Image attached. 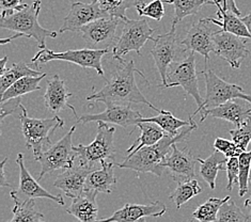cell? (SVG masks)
<instances>
[{
	"label": "cell",
	"instance_id": "6da1fadb",
	"mask_svg": "<svg viewBox=\"0 0 251 222\" xmlns=\"http://www.w3.org/2000/svg\"><path fill=\"white\" fill-rule=\"evenodd\" d=\"M136 74H139L143 79L147 80L146 76L135 67L133 60H119L118 67L111 73L110 79L106 81V85L100 91L93 90L92 94L87 98V100L103 101L104 104L107 101L125 105H129L130 103L145 104L151 109L159 112L158 108L151 104L141 93L136 82Z\"/></svg>",
	"mask_w": 251,
	"mask_h": 222
},
{
	"label": "cell",
	"instance_id": "7a4b0ae2",
	"mask_svg": "<svg viewBox=\"0 0 251 222\" xmlns=\"http://www.w3.org/2000/svg\"><path fill=\"white\" fill-rule=\"evenodd\" d=\"M197 127H198V125L193 120L191 124L184 127L178 135L171 136L166 133L165 137L156 145L140 148L139 151L126 156L123 163L118 164L117 166L121 169H129L143 173L149 172L160 177L164 169L163 163L171 152L173 145L186 139L191 134V131L195 130Z\"/></svg>",
	"mask_w": 251,
	"mask_h": 222
},
{
	"label": "cell",
	"instance_id": "3957f363",
	"mask_svg": "<svg viewBox=\"0 0 251 222\" xmlns=\"http://www.w3.org/2000/svg\"><path fill=\"white\" fill-rule=\"evenodd\" d=\"M41 0H34L30 5L27 4V7L23 10L15 11L14 13L1 17L0 27L20 33L23 37L34 39L40 49H46V39H55L57 32L50 31L40 25L38 17L41 11Z\"/></svg>",
	"mask_w": 251,
	"mask_h": 222
},
{
	"label": "cell",
	"instance_id": "277c9868",
	"mask_svg": "<svg viewBox=\"0 0 251 222\" xmlns=\"http://www.w3.org/2000/svg\"><path fill=\"white\" fill-rule=\"evenodd\" d=\"M22 130L28 149H32L34 159L38 160L44 148L51 145V137L56 129L62 128L64 120L59 116L49 119H33L28 116L26 108L21 105Z\"/></svg>",
	"mask_w": 251,
	"mask_h": 222
},
{
	"label": "cell",
	"instance_id": "5b68a950",
	"mask_svg": "<svg viewBox=\"0 0 251 222\" xmlns=\"http://www.w3.org/2000/svg\"><path fill=\"white\" fill-rule=\"evenodd\" d=\"M98 130L92 143L88 146H74L73 149L78 158L79 165L87 168L92 167L97 163H101L106 159L113 160L116 154V147L113 142L116 128L108 123L98 122Z\"/></svg>",
	"mask_w": 251,
	"mask_h": 222
},
{
	"label": "cell",
	"instance_id": "8992f818",
	"mask_svg": "<svg viewBox=\"0 0 251 222\" xmlns=\"http://www.w3.org/2000/svg\"><path fill=\"white\" fill-rule=\"evenodd\" d=\"M172 87H181L185 92L194 98L198 108H197L194 115L190 117L194 118V116L200 112L204 99L201 97L199 91L194 51H189L187 57L182 61H173L171 63L168 73H167V85L164 89Z\"/></svg>",
	"mask_w": 251,
	"mask_h": 222
},
{
	"label": "cell",
	"instance_id": "52a82bcc",
	"mask_svg": "<svg viewBox=\"0 0 251 222\" xmlns=\"http://www.w3.org/2000/svg\"><path fill=\"white\" fill-rule=\"evenodd\" d=\"M109 52V49H70L65 51H52L47 49H40V51L31 59L32 64L46 63L53 60L68 61L79 65L82 69H93L101 77L105 76V72L101 67V59Z\"/></svg>",
	"mask_w": 251,
	"mask_h": 222
},
{
	"label": "cell",
	"instance_id": "ba28073f",
	"mask_svg": "<svg viewBox=\"0 0 251 222\" xmlns=\"http://www.w3.org/2000/svg\"><path fill=\"white\" fill-rule=\"evenodd\" d=\"M123 30L121 35L118 38L117 43L112 49V58L121 60L123 56L129 51H136L140 55L141 49L148 41L154 40L153 33L155 29L149 25L148 20H129L123 22Z\"/></svg>",
	"mask_w": 251,
	"mask_h": 222
},
{
	"label": "cell",
	"instance_id": "9c48e42d",
	"mask_svg": "<svg viewBox=\"0 0 251 222\" xmlns=\"http://www.w3.org/2000/svg\"><path fill=\"white\" fill-rule=\"evenodd\" d=\"M201 74L204 77L206 94L204 103H203L199 113L205 109H211V108L223 105L232 99H243L251 104V95L245 93L241 86L226 82L211 70L203 71Z\"/></svg>",
	"mask_w": 251,
	"mask_h": 222
},
{
	"label": "cell",
	"instance_id": "30bf717a",
	"mask_svg": "<svg viewBox=\"0 0 251 222\" xmlns=\"http://www.w3.org/2000/svg\"><path fill=\"white\" fill-rule=\"evenodd\" d=\"M75 129V126H72L71 129L60 140L42 153L38 159L41 164V172L38 179L43 178L47 173L57 170H65L74 166L77 156L73 149L74 146L72 142V138H73Z\"/></svg>",
	"mask_w": 251,
	"mask_h": 222
},
{
	"label": "cell",
	"instance_id": "8fae6325",
	"mask_svg": "<svg viewBox=\"0 0 251 222\" xmlns=\"http://www.w3.org/2000/svg\"><path fill=\"white\" fill-rule=\"evenodd\" d=\"M16 164L20 169V185L19 188L10 193L14 203H23L34 199H50L58 203L59 205H64L65 202L61 195H52L49 193L42 187L37 179L31 176V174L29 173L25 166V160H24V155L22 153L17 155Z\"/></svg>",
	"mask_w": 251,
	"mask_h": 222
},
{
	"label": "cell",
	"instance_id": "7c38bea8",
	"mask_svg": "<svg viewBox=\"0 0 251 222\" xmlns=\"http://www.w3.org/2000/svg\"><path fill=\"white\" fill-rule=\"evenodd\" d=\"M219 30L210 20L201 19L190 27L186 37L180 45L186 51L198 52L205 58L206 64L210 61V53L214 51V35Z\"/></svg>",
	"mask_w": 251,
	"mask_h": 222
},
{
	"label": "cell",
	"instance_id": "4fadbf2b",
	"mask_svg": "<svg viewBox=\"0 0 251 222\" xmlns=\"http://www.w3.org/2000/svg\"><path fill=\"white\" fill-rule=\"evenodd\" d=\"M123 22L118 17L107 16L94 21L80 29V35L86 41L88 49H109L116 40L119 24Z\"/></svg>",
	"mask_w": 251,
	"mask_h": 222
},
{
	"label": "cell",
	"instance_id": "5bb4252c",
	"mask_svg": "<svg viewBox=\"0 0 251 222\" xmlns=\"http://www.w3.org/2000/svg\"><path fill=\"white\" fill-rule=\"evenodd\" d=\"M105 105V111L94 113V115L87 113V115H83L77 119V123L87 124L90 122H104L127 128L128 126H137L143 118L139 111L131 109L129 105L111 103V101H107Z\"/></svg>",
	"mask_w": 251,
	"mask_h": 222
},
{
	"label": "cell",
	"instance_id": "9a60e30c",
	"mask_svg": "<svg viewBox=\"0 0 251 222\" xmlns=\"http://www.w3.org/2000/svg\"><path fill=\"white\" fill-rule=\"evenodd\" d=\"M176 25H171V29L165 34H159L153 40V47L151 55L154 59L155 65L160 75L163 83L159 85L160 88H164L167 85V73L169 67L175 61V57L178 47L176 40Z\"/></svg>",
	"mask_w": 251,
	"mask_h": 222
},
{
	"label": "cell",
	"instance_id": "2e32d148",
	"mask_svg": "<svg viewBox=\"0 0 251 222\" xmlns=\"http://www.w3.org/2000/svg\"><path fill=\"white\" fill-rule=\"evenodd\" d=\"M246 38L229 32H217L214 35V52L226 60L234 70L240 69L243 60L249 55Z\"/></svg>",
	"mask_w": 251,
	"mask_h": 222
},
{
	"label": "cell",
	"instance_id": "e0dca14e",
	"mask_svg": "<svg viewBox=\"0 0 251 222\" xmlns=\"http://www.w3.org/2000/svg\"><path fill=\"white\" fill-rule=\"evenodd\" d=\"M107 16L108 15L101 10L100 3L95 1V0H92L90 3L74 2L71 5L69 14L64 17L63 24L59 32L64 33L67 31H71L79 33L80 29L83 26L99 19H101V17Z\"/></svg>",
	"mask_w": 251,
	"mask_h": 222
},
{
	"label": "cell",
	"instance_id": "ac0fdd59",
	"mask_svg": "<svg viewBox=\"0 0 251 222\" xmlns=\"http://www.w3.org/2000/svg\"><path fill=\"white\" fill-rule=\"evenodd\" d=\"M198 157L191 153L189 149H180L173 145L171 152L165 158L163 167L168 168L173 181L182 182L190 178H195V167Z\"/></svg>",
	"mask_w": 251,
	"mask_h": 222
},
{
	"label": "cell",
	"instance_id": "d6986e66",
	"mask_svg": "<svg viewBox=\"0 0 251 222\" xmlns=\"http://www.w3.org/2000/svg\"><path fill=\"white\" fill-rule=\"evenodd\" d=\"M166 212L167 207L160 201L151 204H125L110 217L99 219L97 222H138L147 217H161Z\"/></svg>",
	"mask_w": 251,
	"mask_h": 222
},
{
	"label": "cell",
	"instance_id": "ffe728a7",
	"mask_svg": "<svg viewBox=\"0 0 251 222\" xmlns=\"http://www.w3.org/2000/svg\"><path fill=\"white\" fill-rule=\"evenodd\" d=\"M207 117L225 120L232 123L235 127H240L251 118V104L248 101H237L232 99L226 103L211 109H205L201 112L200 122H203Z\"/></svg>",
	"mask_w": 251,
	"mask_h": 222
},
{
	"label": "cell",
	"instance_id": "44dd1931",
	"mask_svg": "<svg viewBox=\"0 0 251 222\" xmlns=\"http://www.w3.org/2000/svg\"><path fill=\"white\" fill-rule=\"evenodd\" d=\"M92 169L85 166H73L69 169L62 170L57 176L53 186L62 190L69 197L75 199L85 193V185L87 177Z\"/></svg>",
	"mask_w": 251,
	"mask_h": 222
},
{
	"label": "cell",
	"instance_id": "7402d4cb",
	"mask_svg": "<svg viewBox=\"0 0 251 222\" xmlns=\"http://www.w3.org/2000/svg\"><path fill=\"white\" fill-rule=\"evenodd\" d=\"M73 97V94L68 91L65 87L64 81L58 75L52 76L47 82V88L44 94L45 106L52 115H57L64 109H70L74 113L76 119L79 117L77 116L75 108L69 103V99Z\"/></svg>",
	"mask_w": 251,
	"mask_h": 222
},
{
	"label": "cell",
	"instance_id": "603a6c76",
	"mask_svg": "<svg viewBox=\"0 0 251 222\" xmlns=\"http://www.w3.org/2000/svg\"><path fill=\"white\" fill-rule=\"evenodd\" d=\"M101 168L99 170H92L89 174L85 185V191H94L110 195L115 190L117 178L115 175V161H101Z\"/></svg>",
	"mask_w": 251,
	"mask_h": 222
},
{
	"label": "cell",
	"instance_id": "cb8c5ba5",
	"mask_svg": "<svg viewBox=\"0 0 251 222\" xmlns=\"http://www.w3.org/2000/svg\"><path fill=\"white\" fill-rule=\"evenodd\" d=\"M98 195L94 191H85L80 197L73 199L72 204L65 211L80 222H97L99 220Z\"/></svg>",
	"mask_w": 251,
	"mask_h": 222
},
{
	"label": "cell",
	"instance_id": "d4e9b609",
	"mask_svg": "<svg viewBox=\"0 0 251 222\" xmlns=\"http://www.w3.org/2000/svg\"><path fill=\"white\" fill-rule=\"evenodd\" d=\"M213 1L214 4L218 8L217 16L219 17V20L213 19L212 16L207 17V19L216 26L220 27L219 32H229L237 35V37L251 40V34L249 33L248 29L242 21V19H240V16H237L236 14L233 13V12L225 10L223 8V5L220 4L219 0H213Z\"/></svg>",
	"mask_w": 251,
	"mask_h": 222
},
{
	"label": "cell",
	"instance_id": "484cf974",
	"mask_svg": "<svg viewBox=\"0 0 251 222\" xmlns=\"http://www.w3.org/2000/svg\"><path fill=\"white\" fill-rule=\"evenodd\" d=\"M226 161H228V158L217 149H215L214 153L206 159L198 157V163H200V174L211 189L216 188L217 174L220 170L226 169Z\"/></svg>",
	"mask_w": 251,
	"mask_h": 222
},
{
	"label": "cell",
	"instance_id": "4316f807",
	"mask_svg": "<svg viewBox=\"0 0 251 222\" xmlns=\"http://www.w3.org/2000/svg\"><path fill=\"white\" fill-rule=\"evenodd\" d=\"M137 126L140 128L141 134L134 141V143L130 146V148L126 149V156L139 151L140 148L145 147L156 145V143L163 139L166 135L165 131L155 123L140 122L137 124Z\"/></svg>",
	"mask_w": 251,
	"mask_h": 222
},
{
	"label": "cell",
	"instance_id": "83f0119b",
	"mask_svg": "<svg viewBox=\"0 0 251 222\" xmlns=\"http://www.w3.org/2000/svg\"><path fill=\"white\" fill-rule=\"evenodd\" d=\"M141 122L155 123L158 125L165 133L171 136H176L184 127H186V126H189L191 124V122H193V117H189L188 121H185V120L176 118L170 111L160 110L157 116L152 118H142Z\"/></svg>",
	"mask_w": 251,
	"mask_h": 222
},
{
	"label": "cell",
	"instance_id": "f1b7e54d",
	"mask_svg": "<svg viewBox=\"0 0 251 222\" xmlns=\"http://www.w3.org/2000/svg\"><path fill=\"white\" fill-rule=\"evenodd\" d=\"M45 73L39 70H33L29 65L24 62L13 63L10 69L4 72V74L0 76V95L7 91V90L15 83L17 80L22 79L24 77H38L44 75Z\"/></svg>",
	"mask_w": 251,
	"mask_h": 222
},
{
	"label": "cell",
	"instance_id": "f546056e",
	"mask_svg": "<svg viewBox=\"0 0 251 222\" xmlns=\"http://www.w3.org/2000/svg\"><path fill=\"white\" fill-rule=\"evenodd\" d=\"M46 76V74L38 76V77H24L22 79L17 80L15 83H13L7 91H5L2 97H1V104L5 103L10 99H19L22 98L23 95L31 93L34 91H38V90L41 89L40 87V82L43 78Z\"/></svg>",
	"mask_w": 251,
	"mask_h": 222
},
{
	"label": "cell",
	"instance_id": "4dcf8cb0",
	"mask_svg": "<svg viewBox=\"0 0 251 222\" xmlns=\"http://www.w3.org/2000/svg\"><path fill=\"white\" fill-rule=\"evenodd\" d=\"M163 1L172 4L175 8L173 25L182 22L185 17L199 13L204 4H214L213 0H163Z\"/></svg>",
	"mask_w": 251,
	"mask_h": 222
},
{
	"label": "cell",
	"instance_id": "1f68e13d",
	"mask_svg": "<svg viewBox=\"0 0 251 222\" xmlns=\"http://www.w3.org/2000/svg\"><path fill=\"white\" fill-rule=\"evenodd\" d=\"M202 193V187L195 178L187 181L177 182L176 189L171 194L169 199L176 204L177 209H180L185 203L188 202L194 197Z\"/></svg>",
	"mask_w": 251,
	"mask_h": 222
},
{
	"label": "cell",
	"instance_id": "d6a6232c",
	"mask_svg": "<svg viewBox=\"0 0 251 222\" xmlns=\"http://www.w3.org/2000/svg\"><path fill=\"white\" fill-rule=\"evenodd\" d=\"M230 199L231 197L229 196L223 197V199L215 197H210L206 202L196 208V211L193 213V218L198 220L199 222H214L217 219L221 206Z\"/></svg>",
	"mask_w": 251,
	"mask_h": 222
},
{
	"label": "cell",
	"instance_id": "836d02e7",
	"mask_svg": "<svg viewBox=\"0 0 251 222\" xmlns=\"http://www.w3.org/2000/svg\"><path fill=\"white\" fill-rule=\"evenodd\" d=\"M13 218L7 222H45L44 215L35 207L34 200L14 203Z\"/></svg>",
	"mask_w": 251,
	"mask_h": 222
},
{
	"label": "cell",
	"instance_id": "e575fe53",
	"mask_svg": "<svg viewBox=\"0 0 251 222\" xmlns=\"http://www.w3.org/2000/svg\"><path fill=\"white\" fill-rule=\"evenodd\" d=\"M100 5L101 10L108 16L118 17L123 22L126 21V10L130 7L135 8L134 0H95Z\"/></svg>",
	"mask_w": 251,
	"mask_h": 222
},
{
	"label": "cell",
	"instance_id": "d590c367",
	"mask_svg": "<svg viewBox=\"0 0 251 222\" xmlns=\"http://www.w3.org/2000/svg\"><path fill=\"white\" fill-rule=\"evenodd\" d=\"M249 217L247 213L236 205V203L230 199L221 206L217 219L214 222H248Z\"/></svg>",
	"mask_w": 251,
	"mask_h": 222
},
{
	"label": "cell",
	"instance_id": "8d00e7d4",
	"mask_svg": "<svg viewBox=\"0 0 251 222\" xmlns=\"http://www.w3.org/2000/svg\"><path fill=\"white\" fill-rule=\"evenodd\" d=\"M240 175H238V195L244 197L249 190V178L251 170V152H244L238 157Z\"/></svg>",
	"mask_w": 251,
	"mask_h": 222
},
{
	"label": "cell",
	"instance_id": "74e56055",
	"mask_svg": "<svg viewBox=\"0 0 251 222\" xmlns=\"http://www.w3.org/2000/svg\"><path fill=\"white\" fill-rule=\"evenodd\" d=\"M229 133L232 137V141L244 152H247V148L251 142V118L240 127L231 129Z\"/></svg>",
	"mask_w": 251,
	"mask_h": 222
},
{
	"label": "cell",
	"instance_id": "f35d334b",
	"mask_svg": "<svg viewBox=\"0 0 251 222\" xmlns=\"http://www.w3.org/2000/svg\"><path fill=\"white\" fill-rule=\"evenodd\" d=\"M140 17H150L154 21H161L165 16V8L163 0H152L149 3H146L142 7L136 8Z\"/></svg>",
	"mask_w": 251,
	"mask_h": 222
},
{
	"label": "cell",
	"instance_id": "ab89813d",
	"mask_svg": "<svg viewBox=\"0 0 251 222\" xmlns=\"http://www.w3.org/2000/svg\"><path fill=\"white\" fill-rule=\"evenodd\" d=\"M214 148L223 153L226 158L231 157H240L241 154L244 153L243 149L238 148L234 142L224 139V138H216L214 142Z\"/></svg>",
	"mask_w": 251,
	"mask_h": 222
},
{
	"label": "cell",
	"instance_id": "60d3db41",
	"mask_svg": "<svg viewBox=\"0 0 251 222\" xmlns=\"http://www.w3.org/2000/svg\"><path fill=\"white\" fill-rule=\"evenodd\" d=\"M226 171V176H228L226 190L231 191L233 189V185L238 183V175H240V161H238V157L228 158Z\"/></svg>",
	"mask_w": 251,
	"mask_h": 222
},
{
	"label": "cell",
	"instance_id": "b9f144b4",
	"mask_svg": "<svg viewBox=\"0 0 251 222\" xmlns=\"http://www.w3.org/2000/svg\"><path fill=\"white\" fill-rule=\"evenodd\" d=\"M25 7H27V3H24L23 0H0L1 17L14 13L15 11L23 10Z\"/></svg>",
	"mask_w": 251,
	"mask_h": 222
},
{
	"label": "cell",
	"instance_id": "7bdbcfd3",
	"mask_svg": "<svg viewBox=\"0 0 251 222\" xmlns=\"http://www.w3.org/2000/svg\"><path fill=\"white\" fill-rule=\"evenodd\" d=\"M22 105V99H10L5 103L1 104V110H0V120L3 121L5 117L10 115H13L15 111H17V108H20Z\"/></svg>",
	"mask_w": 251,
	"mask_h": 222
},
{
	"label": "cell",
	"instance_id": "ee69618b",
	"mask_svg": "<svg viewBox=\"0 0 251 222\" xmlns=\"http://www.w3.org/2000/svg\"><path fill=\"white\" fill-rule=\"evenodd\" d=\"M220 4L223 5V8L226 11L233 12V13L236 14L237 16L241 15V11L238 10L237 5L235 3V0H219Z\"/></svg>",
	"mask_w": 251,
	"mask_h": 222
},
{
	"label": "cell",
	"instance_id": "f6af8a7d",
	"mask_svg": "<svg viewBox=\"0 0 251 222\" xmlns=\"http://www.w3.org/2000/svg\"><path fill=\"white\" fill-rule=\"evenodd\" d=\"M9 160V157H5L1 164H0V186L1 187H9L10 183L7 181V177H5V172H4V166L7 164V161Z\"/></svg>",
	"mask_w": 251,
	"mask_h": 222
},
{
	"label": "cell",
	"instance_id": "bcb514c9",
	"mask_svg": "<svg viewBox=\"0 0 251 222\" xmlns=\"http://www.w3.org/2000/svg\"><path fill=\"white\" fill-rule=\"evenodd\" d=\"M250 181H251V177H250ZM244 207H245V209H246V213H247V215H248L249 220L251 221V194H250V196L247 197L246 201H245Z\"/></svg>",
	"mask_w": 251,
	"mask_h": 222
},
{
	"label": "cell",
	"instance_id": "7dc6e473",
	"mask_svg": "<svg viewBox=\"0 0 251 222\" xmlns=\"http://www.w3.org/2000/svg\"><path fill=\"white\" fill-rule=\"evenodd\" d=\"M242 21L244 22L245 25H246V27H247V29H248L249 33L251 34V12H250L249 14H247L246 16H244L243 19H242Z\"/></svg>",
	"mask_w": 251,
	"mask_h": 222
},
{
	"label": "cell",
	"instance_id": "c3c4849f",
	"mask_svg": "<svg viewBox=\"0 0 251 222\" xmlns=\"http://www.w3.org/2000/svg\"><path fill=\"white\" fill-rule=\"evenodd\" d=\"M7 62H8V57H3L1 59V61H0V76L4 74V72L8 70L7 68H5V64H7Z\"/></svg>",
	"mask_w": 251,
	"mask_h": 222
},
{
	"label": "cell",
	"instance_id": "681fc988",
	"mask_svg": "<svg viewBox=\"0 0 251 222\" xmlns=\"http://www.w3.org/2000/svg\"><path fill=\"white\" fill-rule=\"evenodd\" d=\"M21 37H23L22 34H20V33H16V34H14L13 37H10V38H7V39H2L1 41H0V44H7V43H9V42H11L12 40H14V39H17V38H21Z\"/></svg>",
	"mask_w": 251,
	"mask_h": 222
},
{
	"label": "cell",
	"instance_id": "f907efd6",
	"mask_svg": "<svg viewBox=\"0 0 251 222\" xmlns=\"http://www.w3.org/2000/svg\"><path fill=\"white\" fill-rule=\"evenodd\" d=\"M134 1H135V8H139V7H142V5H145L148 0H134Z\"/></svg>",
	"mask_w": 251,
	"mask_h": 222
},
{
	"label": "cell",
	"instance_id": "816d5d0a",
	"mask_svg": "<svg viewBox=\"0 0 251 222\" xmlns=\"http://www.w3.org/2000/svg\"><path fill=\"white\" fill-rule=\"evenodd\" d=\"M138 222H146V219H141V220H139Z\"/></svg>",
	"mask_w": 251,
	"mask_h": 222
}]
</instances>
